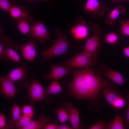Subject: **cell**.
Returning a JSON list of instances; mask_svg holds the SVG:
<instances>
[{
  "mask_svg": "<svg viewBox=\"0 0 129 129\" xmlns=\"http://www.w3.org/2000/svg\"><path fill=\"white\" fill-rule=\"evenodd\" d=\"M62 91L61 87L56 80H54L45 90L47 95H56Z\"/></svg>",
  "mask_w": 129,
  "mask_h": 129,
  "instance_id": "obj_23",
  "label": "cell"
},
{
  "mask_svg": "<svg viewBox=\"0 0 129 129\" xmlns=\"http://www.w3.org/2000/svg\"><path fill=\"white\" fill-rule=\"evenodd\" d=\"M124 128L122 118L117 115L114 120L109 124L106 128L107 129H123Z\"/></svg>",
  "mask_w": 129,
  "mask_h": 129,
  "instance_id": "obj_24",
  "label": "cell"
},
{
  "mask_svg": "<svg viewBox=\"0 0 129 129\" xmlns=\"http://www.w3.org/2000/svg\"><path fill=\"white\" fill-rule=\"evenodd\" d=\"M58 118L61 123H64L69 119L68 113L65 108H60L57 111Z\"/></svg>",
  "mask_w": 129,
  "mask_h": 129,
  "instance_id": "obj_29",
  "label": "cell"
},
{
  "mask_svg": "<svg viewBox=\"0 0 129 129\" xmlns=\"http://www.w3.org/2000/svg\"><path fill=\"white\" fill-rule=\"evenodd\" d=\"M68 73L67 68L53 64L51 66L49 74L44 76L45 79L57 80L66 75Z\"/></svg>",
  "mask_w": 129,
  "mask_h": 129,
  "instance_id": "obj_14",
  "label": "cell"
},
{
  "mask_svg": "<svg viewBox=\"0 0 129 129\" xmlns=\"http://www.w3.org/2000/svg\"><path fill=\"white\" fill-rule=\"evenodd\" d=\"M9 11L11 16L18 20L27 17L28 15V12L22 7L12 6Z\"/></svg>",
  "mask_w": 129,
  "mask_h": 129,
  "instance_id": "obj_20",
  "label": "cell"
},
{
  "mask_svg": "<svg viewBox=\"0 0 129 129\" xmlns=\"http://www.w3.org/2000/svg\"><path fill=\"white\" fill-rule=\"evenodd\" d=\"M11 43V41H10L4 49V54L13 62L19 63L21 61L20 57L17 53L13 49Z\"/></svg>",
  "mask_w": 129,
  "mask_h": 129,
  "instance_id": "obj_21",
  "label": "cell"
},
{
  "mask_svg": "<svg viewBox=\"0 0 129 129\" xmlns=\"http://www.w3.org/2000/svg\"><path fill=\"white\" fill-rule=\"evenodd\" d=\"M73 128L70 127L65 124L58 125L57 129H72Z\"/></svg>",
  "mask_w": 129,
  "mask_h": 129,
  "instance_id": "obj_36",
  "label": "cell"
},
{
  "mask_svg": "<svg viewBox=\"0 0 129 129\" xmlns=\"http://www.w3.org/2000/svg\"><path fill=\"white\" fill-rule=\"evenodd\" d=\"M22 114L25 115L32 118L34 114V112L32 106L26 105L24 106L21 109Z\"/></svg>",
  "mask_w": 129,
  "mask_h": 129,
  "instance_id": "obj_30",
  "label": "cell"
},
{
  "mask_svg": "<svg viewBox=\"0 0 129 129\" xmlns=\"http://www.w3.org/2000/svg\"><path fill=\"white\" fill-rule=\"evenodd\" d=\"M16 49L19 50L24 59L31 63L33 62L36 55L35 42L34 41L22 45L18 44Z\"/></svg>",
  "mask_w": 129,
  "mask_h": 129,
  "instance_id": "obj_10",
  "label": "cell"
},
{
  "mask_svg": "<svg viewBox=\"0 0 129 129\" xmlns=\"http://www.w3.org/2000/svg\"><path fill=\"white\" fill-rule=\"evenodd\" d=\"M70 93L78 101L87 99L95 101L87 86L80 70H75L72 81L69 85Z\"/></svg>",
  "mask_w": 129,
  "mask_h": 129,
  "instance_id": "obj_1",
  "label": "cell"
},
{
  "mask_svg": "<svg viewBox=\"0 0 129 129\" xmlns=\"http://www.w3.org/2000/svg\"><path fill=\"white\" fill-rule=\"evenodd\" d=\"M105 76L115 83L122 86L124 85L125 80L123 76L119 72L108 69L105 72Z\"/></svg>",
  "mask_w": 129,
  "mask_h": 129,
  "instance_id": "obj_19",
  "label": "cell"
},
{
  "mask_svg": "<svg viewBox=\"0 0 129 129\" xmlns=\"http://www.w3.org/2000/svg\"><path fill=\"white\" fill-rule=\"evenodd\" d=\"M107 123L103 121L97 122L94 124L89 127V129H104L107 127Z\"/></svg>",
  "mask_w": 129,
  "mask_h": 129,
  "instance_id": "obj_33",
  "label": "cell"
},
{
  "mask_svg": "<svg viewBox=\"0 0 129 129\" xmlns=\"http://www.w3.org/2000/svg\"><path fill=\"white\" fill-rule=\"evenodd\" d=\"M52 120L49 117L40 116L37 120L32 119L29 124L24 129H40L43 128L49 124H51Z\"/></svg>",
  "mask_w": 129,
  "mask_h": 129,
  "instance_id": "obj_17",
  "label": "cell"
},
{
  "mask_svg": "<svg viewBox=\"0 0 129 129\" xmlns=\"http://www.w3.org/2000/svg\"><path fill=\"white\" fill-rule=\"evenodd\" d=\"M108 10L105 3L98 0H87L84 6V13L94 19L103 17Z\"/></svg>",
  "mask_w": 129,
  "mask_h": 129,
  "instance_id": "obj_7",
  "label": "cell"
},
{
  "mask_svg": "<svg viewBox=\"0 0 129 129\" xmlns=\"http://www.w3.org/2000/svg\"><path fill=\"white\" fill-rule=\"evenodd\" d=\"M18 28L21 32L24 34H27L31 28L28 22L24 18L20 19L17 25Z\"/></svg>",
  "mask_w": 129,
  "mask_h": 129,
  "instance_id": "obj_28",
  "label": "cell"
},
{
  "mask_svg": "<svg viewBox=\"0 0 129 129\" xmlns=\"http://www.w3.org/2000/svg\"><path fill=\"white\" fill-rule=\"evenodd\" d=\"M91 30L94 33L86 42L83 51L97 59L102 43V31L100 26L97 24L92 25Z\"/></svg>",
  "mask_w": 129,
  "mask_h": 129,
  "instance_id": "obj_4",
  "label": "cell"
},
{
  "mask_svg": "<svg viewBox=\"0 0 129 129\" xmlns=\"http://www.w3.org/2000/svg\"><path fill=\"white\" fill-rule=\"evenodd\" d=\"M119 39V38L116 33L114 32H112L106 34L104 41L107 44L115 45L118 43Z\"/></svg>",
  "mask_w": 129,
  "mask_h": 129,
  "instance_id": "obj_26",
  "label": "cell"
},
{
  "mask_svg": "<svg viewBox=\"0 0 129 129\" xmlns=\"http://www.w3.org/2000/svg\"><path fill=\"white\" fill-rule=\"evenodd\" d=\"M12 6L8 0H0V7L3 11H9Z\"/></svg>",
  "mask_w": 129,
  "mask_h": 129,
  "instance_id": "obj_31",
  "label": "cell"
},
{
  "mask_svg": "<svg viewBox=\"0 0 129 129\" xmlns=\"http://www.w3.org/2000/svg\"><path fill=\"white\" fill-rule=\"evenodd\" d=\"M30 33L34 38L39 40L48 39L50 34L44 24L38 22L35 23L31 28Z\"/></svg>",
  "mask_w": 129,
  "mask_h": 129,
  "instance_id": "obj_12",
  "label": "cell"
},
{
  "mask_svg": "<svg viewBox=\"0 0 129 129\" xmlns=\"http://www.w3.org/2000/svg\"><path fill=\"white\" fill-rule=\"evenodd\" d=\"M21 109L17 104L15 103L12 107L11 110L12 118L8 120V124L10 128H16V124L21 116Z\"/></svg>",
  "mask_w": 129,
  "mask_h": 129,
  "instance_id": "obj_18",
  "label": "cell"
},
{
  "mask_svg": "<svg viewBox=\"0 0 129 129\" xmlns=\"http://www.w3.org/2000/svg\"><path fill=\"white\" fill-rule=\"evenodd\" d=\"M126 11L124 6L120 4L112 10L108 14V17L104 20L106 24L114 26L116 24L117 19L120 15Z\"/></svg>",
  "mask_w": 129,
  "mask_h": 129,
  "instance_id": "obj_15",
  "label": "cell"
},
{
  "mask_svg": "<svg viewBox=\"0 0 129 129\" xmlns=\"http://www.w3.org/2000/svg\"><path fill=\"white\" fill-rule=\"evenodd\" d=\"M32 118L25 115H22L16 124V128L19 129H24L29 124L32 119Z\"/></svg>",
  "mask_w": 129,
  "mask_h": 129,
  "instance_id": "obj_25",
  "label": "cell"
},
{
  "mask_svg": "<svg viewBox=\"0 0 129 129\" xmlns=\"http://www.w3.org/2000/svg\"><path fill=\"white\" fill-rule=\"evenodd\" d=\"M80 70L88 88L96 102L99 93L102 89L109 87V84L107 81L102 80L90 68L86 67Z\"/></svg>",
  "mask_w": 129,
  "mask_h": 129,
  "instance_id": "obj_2",
  "label": "cell"
},
{
  "mask_svg": "<svg viewBox=\"0 0 129 129\" xmlns=\"http://www.w3.org/2000/svg\"><path fill=\"white\" fill-rule=\"evenodd\" d=\"M119 22L121 25L120 33L122 35L129 36V19L126 20H120Z\"/></svg>",
  "mask_w": 129,
  "mask_h": 129,
  "instance_id": "obj_27",
  "label": "cell"
},
{
  "mask_svg": "<svg viewBox=\"0 0 129 129\" xmlns=\"http://www.w3.org/2000/svg\"><path fill=\"white\" fill-rule=\"evenodd\" d=\"M97 60V59L83 51L64 61L62 63V66L67 68L71 67H86L94 64Z\"/></svg>",
  "mask_w": 129,
  "mask_h": 129,
  "instance_id": "obj_6",
  "label": "cell"
},
{
  "mask_svg": "<svg viewBox=\"0 0 129 129\" xmlns=\"http://www.w3.org/2000/svg\"><path fill=\"white\" fill-rule=\"evenodd\" d=\"M41 0V1H45L47 2H49L48 0Z\"/></svg>",
  "mask_w": 129,
  "mask_h": 129,
  "instance_id": "obj_39",
  "label": "cell"
},
{
  "mask_svg": "<svg viewBox=\"0 0 129 129\" xmlns=\"http://www.w3.org/2000/svg\"><path fill=\"white\" fill-rule=\"evenodd\" d=\"M0 90L5 97L10 99L14 97L19 91L13 83L6 77H0Z\"/></svg>",
  "mask_w": 129,
  "mask_h": 129,
  "instance_id": "obj_11",
  "label": "cell"
},
{
  "mask_svg": "<svg viewBox=\"0 0 129 129\" xmlns=\"http://www.w3.org/2000/svg\"><path fill=\"white\" fill-rule=\"evenodd\" d=\"M9 129L8 124H6L5 117L2 111L0 114V129Z\"/></svg>",
  "mask_w": 129,
  "mask_h": 129,
  "instance_id": "obj_32",
  "label": "cell"
},
{
  "mask_svg": "<svg viewBox=\"0 0 129 129\" xmlns=\"http://www.w3.org/2000/svg\"><path fill=\"white\" fill-rule=\"evenodd\" d=\"M27 75L25 67L24 66H22L12 70L6 77L14 83L24 80Z\"/></svg>",
  "mask_w": 129,
  "mask_h": 129,
  "instance_id": "obj_16",
  "label": "cell"
},
{
  "mask_svg": "<svg viewBox=\"0 0 129 129\" xmlns=\"http://www.w3.org/2000/svg\"><path fill=\"white\" fill-rule=\"evenodd\" d=\"M127 98L128 102V106L127 108L126 119L124 125L125 127L129 129V93L127 95Z\"/></svg>",
  "mask_w": 129,
  "mask_h": 129,
  "instance_id": "obj_34",
  "label": "cell"
},
{
  "mask_svg": "<svg viewBox=\"0 0 129 129\" xmlns=\"http://www.w3.org/2000/svg\"><path fill=\"white\" fill-rule=\"evenodd\" d=\"M103 93L107 102L114 109H122L125 107V100L119 90L107 87L103 89Z\"/></svg>",
  "mask_w": 129,
  "mask_h": 129,
  "instance_id": "obj_8",
  "label": "cell"
},
{
  "mask_svg": "<svg viewBox=\"0 0 129 129\" xmlns=\"http://www.w3.org/2000/svg\"><path fill=\"white\" fill-rule=\"evenodd\" d=\"M123 52L125 56L129 58V46L124 48L123 50Z\"/></svg>",
  "mask_w": 129,
  "mask_h": 129,
  "instance_id": "obj_37",
  "label": "cell"
},
{
  "mask_svg": "<svg viewBox=\"0 0 129 129\" xmlns=\"http://www.w3.org/2000/svg\"><path fill=\"white\" fill-rule=\"evenodd\" d=\"M10 41L6 35L1 34L0 39V57L3 61L7 60L9 58L4 54V50Z\"/></svg>",
  "mask_w": 129,
  "mask_h": 129,
  "instance_id": "obj_22",
  "label": "cell"
},
{
  "mask_svg": "<svg viewBox=\"0 0 129 129\" xmlns=\"http://www.w3.org/2000/svg\"><path fill=\"white\" fill-rule=\"evenodd\" d=\"M58 125L55 124H48L43 129H57Z\"/></svg>",
  "mask_w": 129,
  "mask_h": 129,
  "instance_id": "obj_35",
  "label": "cell"
},
{
  "mask_svg": "<svg viewBox=\"0 0 129 129\" xmlns=\"http://www.w3.org/2000/svg\"><path fill=\"white\" fill-rule=\"evenodd\" d=\"M56 39L52 46L41 53L40 55L43 57L41 63L56 56L66 53L70 44L60 31L57 30Z\"/></svg>",
  "mask_w": 129,
  "mask_h": 129,
  "instance_id": "obj_3",
  "label": "cell"
},
{
  "mask_svg": "<svg viewBox=\"0 0 129 129\" xmlns=\"http://www.w3.org/2000/svg\"><path fill=\"white\" fill-rule=\"evenodd\" d=\"M25 85L28 90V97L31 105H35L43 101L47 102L51 101L47 97L43 87L37 79H34L30 83L26 82Z\"/></svg>",
  "mask_w": 129,
  "mask_h": 129,
  "instance_id": "obj_5",
  "label": "cell"
},
{
  "mask_svg": "<svg viewBox=\"0 0 129 129\" xmlns=\"http://www.w3.org/2000/svg\"><path fill=\"white\" fill-rule=\"evenodd\" d=\"M91 26L86 23L83 17H79L76 20L75 25L71 28V33L76 40H83L88 36L89 31L91 30L92 25Z\"/></svg>",
  "mask_w": 129,
  "mask_h": 129,
  "instance_id": "obj_9",
  "label": "cell"
},
{
  "mask_svg": "<svg viewBox=\"0 0 129 129\" xmlns=\"http://www.w3.org/2000/svg\"><path fill=\"white\" fill-rule=\"evenodd\" d=\"M64 105L68 113L69 119L73 129L80 128V121L78 110L74 107L72 103L69 102H64Z\"/></svg>",
  "mask_w": 129,
  "mask_h": 129,
  "instance_id": "obj_13",
  "label": "cell"
},
{
  "mask_svg": "<svg viewBox=\"0 0 129 129\" xmlns=\"http://www.w3.org/2000/svg\"><path fill=\"white\" fill-rule=\"evenodd\" d=\"M122 1L129 2V0H112L111 3L110 7H112L114 4L118 2Z\"/></svg>",
  "mask_w": 129,
  "mask_h": 129,
  "instance_id": "obj_38",
  "label": "cell"
}]
</instances>
